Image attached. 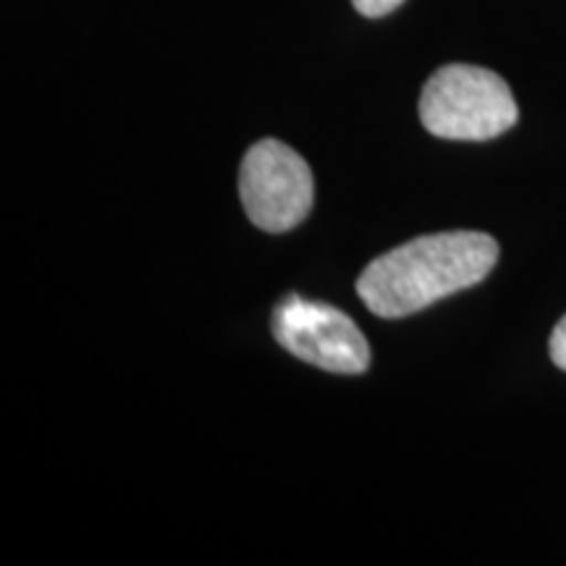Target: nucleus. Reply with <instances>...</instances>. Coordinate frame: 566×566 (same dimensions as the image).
Returning a JSON list of instances; mask_svg holds the SVG:
<instances>
[{
    "label": "nucleus",
    "instance_id": "1",
    "mask_svg": "<svg viewBox=\"0 0 566 566\" xmlns=\"http://www.w3.org/2000/svg\"><path fill=\"white\" fill-rule=\"evenodd\" d=\"M499 263V242L480 231L417 237L375 258L357 281L359 300L386 321L415 315L475 286Z\"/></svg>",
    "mask_w": 566,
    "mask_h": 566
},
{
    "label": "nucleus",
    "instance_id": "4",
    "mask_svg": "<svg viewBox=\"0 0 566 566\" xmlns=\"http://www.w3.org/2000/svg\"><path fill=\"white\" fill-rule=\"evenodd\" d=\"M271 328L283 349L321 370L363 375L370 367V344L365 334L334 304L289 294L275 304Z\"/></svg>",
    "mask_w": 566,
    "mask_h": 566
},
{
    "label": "nucleus",
    "instance_id": "2",
    "mask_svg": "<svg viewBox=\"0 0 566 566\" xmlns=\"http://www.w3.org/2000/svg\"><path fill=\"white\" fill-rule=\"evenodd\" d=\"M520 108L509 84L493 71L451 63L424 82L420 122L433 137L485 142L512 129Z\"/></svg>",
    "mask_w": 566,
    "mask_h": 566
},
{
    "label": "nucleus",
    "instance_id": "5",
    "mask_svg": "<svg viewBox=\"0 0 566 566\" xmlns=\"http://www.w3.org/2000/svg\"><path fill=\"white\" fill-rule=\"evenodd\" d=\"M354 9H357L363 17L367 19H380V17H388V13L399 9L405 0H352Z\"/></svg>",
    "mask_w": 566,
    "mask_h": 566
},
{
    "label": "nucleus",
    "instance_id": "6",
    "mask_svg": "<svg viewBox=\"0 0 566 566\" xmlns=\"http://www.w3.org/2000/svg\"><path fill=\"white\" fill-rule=\"evenodd\" d=\"M548 352H551V359H554V365L566 370V315L556 323L554 334H551Z\"/></svg>",
    "mask_w": 566,
    "mask_h": 566
},
{
    "label": "nucleus",
    "instance_id": "3",
    "mask_svg": "<svg viewBox=\"0 0 566 566\" xmlns=\"http://www.w3.org/2000/svg\"><path fill=\"white\" fill-rule=\"evenodd\" d=\"M239 197L258 229L268 233L292 231L313 210V171L289 145L260 139L247 150L239 168Z\"/></svg>",
    "mask_w": 566,
    "mask_h": 566
}]
</instances>
